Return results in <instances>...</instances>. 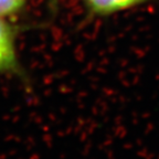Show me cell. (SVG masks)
<instances>
[{"label":"cell","mask_w":159,"mask_h":159,"mask_svg":"<svg viewBox=\"0 0 159 159\" xmlns=\"http://www.w3.org/2000/svg\"><path fill=\"white\" fill-rule=\"evenodd\" d=\"M25 3V0H0V17L17 12Z\"/></svg>","instance_id":"3957f363"},{"label":"cell","mask_w":159,"mask_h":159,"mask_svg":"<svg viewBox=\"0 0 159 159\" xmlns=\"http://www.w3.org/2000/svg\"><path fill=\"white\" fill-rule=\"evenodd\" d=\"M0 74L25 79V71L18 60L15 32L11 25L0 17Z\"/></svg>","instance_id":"6da1fadb"},{"label":"cell","mask_w":159,"mask_h":159,"mask_svg":"<svg viewBox=\"0 0 159 159\" xmlns=\"http://www.w3.org/2000/svg\"><path fill=\"white\" fill-rule=\"evenodd\" d=\"M145 0H85L89 9L99 15H108L134 7Z\"/></svg>","instance_id":"7a4b0ae2"}]
</instances>
